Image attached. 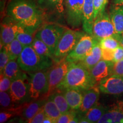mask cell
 <instances>
[{"instance_id":"cell-1","label":"cell","mask_w":123,"mask_h":123,"mask_svg":"<svg viewBox=\"0 0 123 123\" xmlns=\"http://www.w3.org/2000/svg\"><path fill=\"white\" fill-rule=\"evenodd\" d=\"M7 15L35 32L43 19V10L34 0H11L7 7Z\"/></svg>"},{"instance_id":"cell-2","label":"cell","mask_w":123,"mask_h":123,"mask_svg":"<svg viewBox=\"0 0 123 123\" xmlns=\"http://www.w3.org/2000/svg\"><path fill=\"white\" fill-rule=\"evenodd\" d=\"M98 85L92 78L90 71L79 62L70 63L63 80L57 89L63 90L71 88L84 91Z\"/></svg>"},{"instance_id":"cell-3","label":"cell","mask_w":123,"mask_h":123,"mask_svg":"<svg viewBox=\"0 0 123 123\" xmlns=\"http://www.w3.org/2000/svg\"><path fill=\"white\" fill-rule=\"evenodd\" d=\"M17 62L21 68L29 74L48 70L54 63L51 58L38 54L31 45L25 46Z\"/></svg>"},{"instance_id":"cell-4","label":"cell","mask_w":123,"mask_h":123,"mask_svg":"<svg viewBox=\"0 0 123 123\" xmlns=\"http://www.w3.org/2000/svg\"><path fill=\"white\" fill-rule=\"evenodd\" d=\"M29 100L34 101L41 98H47L48 92L47 70L29 73Z\"/></svg>"},{"instance_id":"cell-5","label":"cell","mask_w":123,"mask_h":123,"mask_svg":"<svg viewBox=\"0 0 123 123\" xmlns=\"http://www.w3.org/2000/svg\"><path fill=\"white\" fill-rule=\"evenodd\" d=\"M65 31L63 27L55 24H46L37 30L35 36L47 44L54 55L60 39Z\"/></svg>"},{"instance_id":"cell-6","label":"cell","mask_w":123,"mask_h":123,"mask_svg":"<svg viewBox=\"0 0 123 123\" xmlns=\"http://www.w3.org/2000/svg\"><path fill=\"white\" fill-rule=\"evenodd\" d=\"M84 33L73 30H65L60 39L54 55L59 61L65 59L74 50Z\"/></svg>"},{"instance_id":"cell-7","label":"cell","mask_w":123,"mask_h":123,"mask_svg":"<svg viewBox=\"0 0 123 123\" xmlns=\"http://www.w3.org/2000/svg\"><path fill=\"white\" fill-rule=\"evenodd\" d=\"M116 34L114 26L111 19L110 14L105 10L101 12L93 22L92 34L93 37L99 42L103 38L114 37Z\"/></svg>"},{"instance_id":"cell-8","label":"cell","mask_w":123,"mask_h":123,"mask_svg":"<svg viewBox=\"0 0 123 123\" xmlns=\"http://www.w3.org/2000/svg\"><path fill=\"white\" fill-rule=\"evenodd\" d=\"M55 63V65L47 70L49 89L46 95L47 98L57 90L58 86L63 80L70 64L65 59Z\"/></svg>"},{"instance_id":"cell-9","label":"cell","mask_w":123,"mask_h":123,"mask_svg":"<svg viewBox=\"0 0 123 123\" xmlns=\"http://www.w3.org/2000/svg\"><path fill=\"white\" fill-rule=\"evenodd\" d=\"M98 42L99 41L95 39L92 35L84 34L74 50L66 56V61L69 63H77L81 61Z\"/></svg>"},{"instance_id":"cell-10","label":"cell","mask_w":123,"mask_h":123,"mask_svg":"<svg viewBox=\"0 0 123 123\" xmlns=\"http://www.w3.org/2000/svg\"><path fill=\"white\" fill-rule=\"evenodd\" d=\"M29 79L26 76L12 81L9 92L14 106L30 102Z\"/></svg>"},{"instance_id":"cell-11","label":"cell","mask_w":123,"mask_h":123,"mask_svg":"<svg viewBox=\"0 0 123 123\" xmlns=\"http://www.w3.org/2000/svg\"><path fill=\"white\" fill-rule=\"evenodd\" d=\"M84 1V0H64L66 21L73 28H78L82 25Z\"/></svg>"},{"instance_id":"cell-12","label":"cell","mask_w":123,"mask_h":123,"mask_svg":"<svg viewBox=\"0 0 123 123\" xmlns=\"http://www.w3.org/2000/svg\"><path fill=\"white\" fill-rule=\"evenodd\" d=\"M20 26L21 24L6 15L1 24V48L15 39Z\"/></svg>"},{"instance_id":"cell-13","label":"cell","mask_w":123,"mask_h":123,"mask_svg":"<svg viewBox=\"0 0 123 123\" xmlns=\"http://www.w3.org/2000/svg\"><path fill=\"white\" fill-rule=\"evenodd\" d=\"M101 92L105 94L118 95L123 93V76L111 75L98 84Z\"/></svg>"},{"instance_id":"cell-14","label":"cell","mask_w":123,"mask_h":123,"mask_svg":"<svg viewBox=\"0 0 123 123\" xmlns=\"http://www.w3.org/2000/svg\"><path fill=\"white\" fill-rule=\"evenodd\" d=\"M99 86L96 85L91 88L83 91L82 104L78 110V113L83 115L90 109L98 103L100 96Z\"/></svg>"},{"instance_id":"cell-15","label":"cell","mask_w":123,"mask_h":123,"mask_svg":"<svg viewBox=\"0 0 123 123\" xmlns=\"http://www.w3.org/2000/svg\"><path fill=\"white\" fill-rule=\"evenodd\" d=\"M98 123H123V101H117L109 106Z\"/></svg>"},{"instance_id":"cell-16","label":"cell","mask_w":123,"mask_h":123,"mask_svg":"<svg viewBox=\"0 0 123 123\" xmlns=\"http://www.w3.org/2000/svg\"><path fill=\"white\" fill-rule=\"evenodd\" d=\"M114 63L101 59L90 70V74L96 84L112 75V67Z\"/></svg>"},{"instance_id":"cell-17","label":"cell","mask_w":123,"mask_h":123,"mask_svg":"<svg viewBox=\"0 0 123 123\" xmlns=\"http://www.w3.org/2000/svg\"><path fill=\"white\" fill-rule=\"evenodd\" d=\"M94 22L93 0H84L83 7L82 26L86 33L92 35Z\"/></svg>"},{"instance_id":"cell-18","label":"cell","mask_w":123,"mask_h":123,"mask_svg":"<svg viewBox=\"0 0 123 123\" xmlns=\"http://www.w3.org/2000/svg\"><path fill=\"white\" fill-rule=\"evenodd\" d=\"M48 98H41L37 100L31 101L27 103L24 108L21 116V120L24 123H29L36 115V113L43 106L44 103Z\"/></svg>"},{"instance_id":"cell-19","label":"cell","mask_w":123,"mask_h":123,"mask_svg":"<svg viewBox=\"0 0 123 123\" xmlns=\"http://www.w3.org/2000/svg\"><path fill=\"white\" fill-rule=\"evenodd\" d=\"M101 53L102 49L100 46L99 42H98L93 46L87 56L81 61L79 62V63L90 71L93 66L102 59Z\"/></svg>"},{"instance_id":"cell-20","label":"cell","mask_w":123,"mask_h":123,"mask_svg":"<svg viewBox=\"0 0 123 123\" xmlns=\"http://www.w3.org/2000/svg\"><path fill=\"white\" fill-rule=\"evenodd\" d=\"M71 110H78L80 108L83 100V91L76 89L68 88L61 90Z\"/></svg>"},{"instance_id":"cell-21","label":"cell","mask_w":123,"mask_h":123,"mask_svg":"<svg viewBox=\"0 0 123 123\" xmlns=\"http://www.w3.org/2000/svg\"><path fill=\"white\" fill-rule=\"evenodd\" d=\"M25 73L26 72L21 68L17 60H10L6 65L1 74L4 76L8 77L13 81L18 78L26 76L27 75Z\"/></svg>"},{"instance_id":"cell-22","label":"cell","mask_w":123,"mask_h":123,"mask_svg":"<svg viewBox=\"0 0 123 123\" xmlns=\"http://www.w3.org/2000/svg\"><path fill=\"white\" fill-rule=\"evenodd\" d=\"M109 14L116 33L120 34L123 32V5H115V6L111 9Z\"/></svg>"},{"instance_id":"cell-23","label":"cell","mask_w":123,"mask_h":123,"mask_svg":"<svg viewBox=\"0 0 123 123\" xmlns=\"http://www.w3.org/2000/svg\"><path fill=\"white\" fill-rule=\"evenodd\" d=\"M37 4L42 10L63 13L64 11V0H38Z\"/></svg>"},{"instance_id":"cell-24","label":"cell","mask_w":123,"mask_h":123,"mask_svg":"<svg viewBox=\"0 0 123 123\" xmlns=\"http://www.w3.org/2000/svg\"><path fill=\"white\" fill-rule=\"evenodd\" d=\"M108 108L109 107L98 103L90 109L83 116L90 123H98L101 117L108 110Z\"/></svg>"},{"instance_id":"cell-25","label":"cell","mask_w":123,"mask_h":123,"mask_svg":"<svg viewBox=\"0 0 123 123\" xmlns=\"http://www.w3.org/2000/svg\"><path fill=\"white\" fill-rule=\"evenodd\" d=\"M31 46L35 51L41 56L51 58L53 60L54 63H57L61 61L55 58V55L52 53L47 44L35 36L34 38Z\"/></svg>"},{"instance_id":"cell-26","label":"cell","mask_w":123,"mask_h":123,"mask_svg":"<svg viewBox=\"0 0 123 123\" xmlns=\"http://www.w3.org/2000/svg\"><path fill=\"white\" fill-rule=\"evenodd\" d=\"M48 98L54 101L62 113L71 110L62 91L57 89L53 93H51Z\"/></svg>"},{"instance_id":"cell-27","label":"cell","mask_w":123,"mask_h":123,"mask_svg":"<svg viewBox=\"0 0 123 123\" xmlns=\"http://www.w3.org/2000/svg\"><path fill=\"white\" fill-rule=\"evenodd\" d=\"M27 103L21 105L14 106L9 108L3 109L0 113V123H4L6 122L10 118L21 116Z\"/></svg>"},{"instance_id":"cell-28","label":"cell","mask_w":123,"mask_h":123,"mask_svg":"<svg viewBox=\"0 0 123 123\" xmlns=\"http://www.w3.org/2000/svg\"><path fill=\"white\" fill-rule=\"evenodd\" d=\"M34 33H36L21 25L15 38L17 39L24 46H30L31 45L35 37V36L34 37Z\"/></svg>"},{"instance_id":"cell-29","label":"cell","mask_w":123,"mask_h":123,"mask_svg":"<svg viewBox=\"0 0 123 123\" xmlns=\"http://www.w3.org/2000/svg\"><path fill=\"white\" fill-rule=\"evenodd\" d=\"M10 60H17L25 46L16 38L10 43L4 46Z\"/></svg>"},{"instance_id":"cell-30","label":"cell","mask_w":123,"mask_h":123,"mask_svg":"<svg viewBox=\"0 0 123 123\" xmlns=\"http://www.w3.org/2000/svg\"><path fill=\"white\" fill-rule=\"evenodd\" d=\"M43 108L46 116L50 117L55 121V123H56V120L61 116L62 113L54 101L48 98L44 103Z\"/></svg>"},{"instance_id":"cell-31","label":"cell","mask_w":123,"mask_h":123,"mask_svg":"<svg viewBox=\"0 0 123 123\" xmlns=\"http://www.w3.org/2000/svg\"><path fill=\"white\" fill-rule=\"evenodd\" d=\"M99 42L101 49H110L112 50H114L118 46L120 45L119 41L115 36L103 38L101 39Z\"/></svg>"},{"instance_id":"cell-32","label":"cell","mask_w":123,"mask_h":123,"mask_svg":"<svg viewBox=\"0 0 123 123\" xmlns=\"http://www.w3.org/2000/svg\"><path fill=\"white\" fill-rule=\"evenodd\" d=\"M0 104L3 109L9 108L14 106L9 91H0Z\"/></svg>"},{"instance_id":"cell-33","label":"cell","mask_w":123,"mask_h":123,"mask_svg":"<svg viewBox=\"0 0 123 123\" xmlns=\"http://www.w3.org/2000/svg\"><path fill=\"white\" fill-rule=\"evenodd\" d=\"M78 114V110H71L64 113H62L58 118L56 123H70L76 117Z\"/></svg>"},{"instance_id":"cell-34","label":"cell","mask_w":123,"mask_h":123,"mask_svg":"<svg viewBox=\"0 0 123 123\" xmlns=\"http://www.w3.org/2000/svg\"><path fill=\"white\" fill-rule=\"evenodd\" d=\"M108 0H93L94 6V20L101 12L105 10Z\"/></svg>"},{"instance_id":"cell-35","label":"cell","mask_w":123,"mask_h":123,"mask_svg":"<svg viewBox=\"0 0 123 123\" xmlns=\"http://www.w3.org/2000/svg\"><path fill=\"white\" fill-rule=\"evenodd\" d=\"M10 61V58L7 54L5 47H2L1 48V52H0V73H2L3 70L7 63Z\"/></svg>"},{"instance_id":"cell-36","label":"cell","mask_w":123,"mask_h":123,"mask_svg":"<svg viewBox=\"0 0 123 123\" xmlns=\"http://www.w3.org/2000/svg\"><path fill=\"white\" fill-rule=\"evenodd\" d=\"M12 81L8 77L1 74L0 80V91H9L11 86Z\"/></svg>"},{"instance_id":"cell-37","label":"cell","mask_w":123,"mask_h":123,"mask_svg":"<svg viewBox=\"0 0 123 123\" xmlns=\"http://www.w3.org/2000/svg\"><path fill=\"white\" fill-rule=\"evenodd\" d=\"M111 75L123 76V59L113 63Z\"/></svg>"},{"instance_id":"cell-38","label":"cell","mask_w":123,"mask_h":123,"mask_svg":"<svg viewBox=\"0 0 123 123\" xmlns=\"http://www.w3.org/2000/svg\"><path fill=\"white\" fill-rule=\"evenodd\" d=\"M46 115L44 112L43 108L40 110L36 115L33 117V118L30 121V123H43V121L46 117Z\"/></svg>"},{"instance_id":"cell-39","label":"cell","mask_w":123,"mask_h":123,"mask_svg":"<svg viewBox=\"0 0 123 123\" xmlns=\"http://www.w3.org/2000/svg\"><path fill=\"white\" fill-rule=\"evenodd\" d=\"M122 59H123V46L120 44L113 50V62H117Z\"/></svg>"},{"instance_id":"cell-40","label":"cell","mask_w":123,"mask_h":123,"mask_svg":"<svg viewBox=\"0 0 123 123\" xmlns=\"http://www.w3.org/2000/svg\"><path fill=\"white\" fill-rule=\"evenodd\" d=\"M102 49V59L107 61H112L113 60V50H110V49Z\"/></svg>"},{"instance_id":"cell-41","label":"cell","mask_w":123,"mask_h":123,"mask_svg":"<svg viewBox=\"0 0 123 123\" xmlns=\"http://www.w3.org/2000/svg\"><path fill=\"white\" fill-rule=\"evenodd\" d=\"M115 37L119 41L121 45L123 46V32L120 34H116Z\"/></svg>"},{"instance_id":"cell-42","label":"cell","mask_w":123,"mask_h":123,"mask_svg":"<svg viewBox=\"0 0 123 123\" xmlns=\"http://www.w3.org/2000/svg\"><path fill=\"white\" fill-rule=\"evenodd\" d=\"M43 123H55V121L50 117L46 116L43 121Z\"/></svg>"},{"instance_id":"cell-43","label":"cell","mask_w":123,"mask_h":123,"mask_svg":"<svg viewBox=\"0 0 123 123\" xmlns=\"http://www.w3.org/2000/svg\"><path fill=\"white\" fill-rule=\"evenodd\" d=\"M113 2L115 5H123V0H113Z\"/></svg>"}]
</instances>
